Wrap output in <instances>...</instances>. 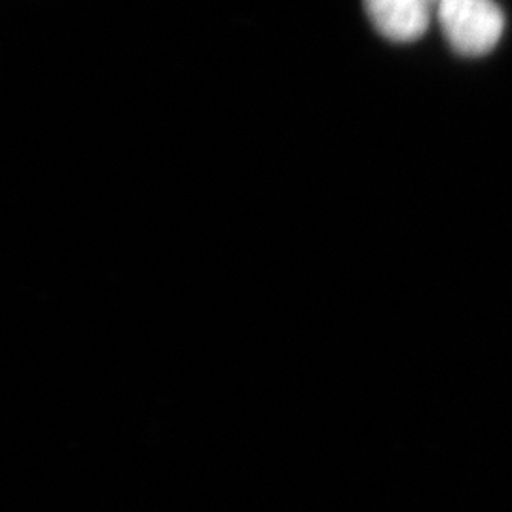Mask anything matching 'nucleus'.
Instances as JSON below:
<instances>
[{
    "instance_id": "nucleus-1",
    "label": "nucleus",
    "mask_w": 512,
    "mask_h": 512,
    "mask_svg": "<svg viewBox=\"0 0 512 512\" xmlns=\"http://www.w3.org/2000/svg\"><path fill=\"white\" fill-rule=\"evenodd\" d=\"M437 19L452 50L463 57L494 52L505 33V14L495 0H437Z\"/></svg>"
},
{
    "instance_id": "nucleus-2",
    "label": "nucleus",
    "mask_w": 512,
    "mask_h": 512,
    "mask_svg": "<svg viewBox=\"0 0 512 512\" xmlns=\"http://www.w3.org/2000/svg\"><path fill=\"white\" fill-rule=\"evenodd\" d=\"M374 29L391 42H414L431 25L433 0H363Z\"/></svg>"
}]
</instances>
